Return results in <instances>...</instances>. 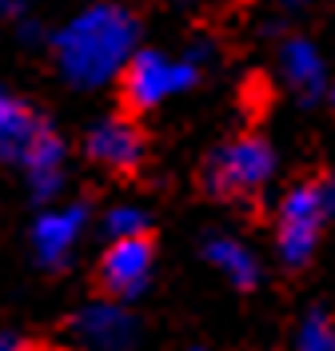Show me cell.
Listing matches in <instances>:
<instances>
[{
	"mask_svg": "<svg viewBox=\"0 0 335 351\" xmlns=\"http://www.w3.org/2000/svg\"><path fill=\"white\" fill-rule=\"evenodd\" d=\"M299 351H335V324L323 311H312L299 328Z\"/></svg>",
	"mask_w": 335,
	"mask_h": 351,
	"instance_id": "14",
	"label": "cell"
},
{
	"mask_svg": "<svg viewBox=\"0 0 335 351\" xmlns=\"http://www.w3.org/2000/svg\"><path fill=\"white\" fill-rule=\"evenodd\" d=\"M327 88H332V100H335V76H332V80H327Z\"/></svg>",
	"mask_w": 335,
	"mask_h": 351,
	"instance_id": "18",
	"label": "cell"
},
{
	"mask_svg": "<svg viewBox=\"0 0 335 351\" xmlns=\"http://www.w3.org/2000/svg\"><path fill=\"white\" fill-rule=\"evenodd\" d=\"M148 228H152V219H148L144 208H136V204H116L108 216H104V236H108V240L148 236Z\"/></svg>",
	"mask_w": 335,
	"mask_h": 351,
	"instance_id": "13",
	"label": "cell"
},
{
	"mask_svg": "<svg viewBox=\"0 0 335 351\" xmlns=\"http://www.w3.org/2000/svg\"><path fill=\"white\" fill-rule=\"evenodd\" d=\"M64 164H68L64 140H60V132L52 128V124H45L21 156V172L28 180V192L40 204L60 196V188H64Z\"/></svg>",
	"mask_w": 335,
	"mask_h": 351,
	"instance_id": "9",
	"label": "cell"
},
{
	"mask_svg": "<svg viewBox=\"0 0 335 351\" xmlns=\"http://www.w3.org/2000/svg\"><path fill=\"white\" fill-rule=\"evenodd\" d=\"M203 260L212 263L236 291H251V287L264 280L256 252L244 240H236V236H212V240L203 243Z\"/></svg>",
	"mask_w": 335,
	"mask_h": 351,
	"instance_id": "12",
	"label": "cell"
},
{
	"mask_svg": "<svg viewBox=\"0 0 335 351\" xmlns=\"http://www.w3.org/2000/svg\"><path fill=\"white\" fill-rule=\"evenodd\" d=\"M136 48H140V21L128 4H112V0L88 4L52 36L56 72L80 92L120 80Z\"/></svg>",
	"mask_w": 335,
	"mask_h": 351,
	"instance_id": "1",
	"label": "cell"
},
{
	"mask_svg": "<svg viewBox=\"0 0 335 351\" xmlns=\"http://www.w3.org/2000/svg\"><path fill=\"white\" fill-rule=\"evenodd\" d=\"M192 351H203V348H192Z\"/></svg>",
	"mask_w": 335,
	"mask_h": 351,
	"instance_id": "20",
	"label": "cell"
},
{
	"mask_svg": "<svg viewBox=\"0 0 335 351\" xmlns=\"http://www.w3.org/2000/svg\"><path fill=\"white\" fill-rule=\"evenodd\" d=\"M200 72L203 64L192 52L172 56L164 48H136L128 56V64H124V72H120V96L132 112H152L160 104H168L172 96L196 88Z\"/></svg>",
	"mask_w": 335,
	"mask_h": 351,
	"instance_id": "2",
	"label": "cell"
},
{
	"mask_svg": "<svg viewBox=\"0 0 335 351\" xmlns=\"http://www.w3.org/2000/svg\"><path fill=\"white\" fill-rule=\"evenodd\" d=\"M84 152H88L92 164L108 168V172L128 176L144 164V132L136 128V120L128 116H100L88 128V140H84Z\"/></svg>",
	"mask_w": 335,
	"mask_h": 351,
	"instance_id": "6",
	"label": "cell"
},
{
	"mask_svg": "<svg viewBox=\"0 0 335 351\" xmlns=\"http://www.w3.org/2000/svg\"><path fill=\"white\" fill-rule=\"evenodd\" d=\"M152 267H156V247L148 236H132V240H108L104 256H100V291L108 300L132 304L136 295H144V287L152 284Z\"/></svg>",
	"mask_w": 335,
	"mask_h": 351,
	"instance_id": "5",
	"label": "cell"
},
{
	"mask_svg": "<svg viewBox=\"0 0 335 351\" xmlns=\"http://www.w3.org/2000/svg\"><path fill=\"white\" fill-rule=\"evenodd\" d=\"M24 351H48V348H28V343H24Z\"/></svg>",
	"mask_w": 335,
	"mask_h": 351,
	"instance_id": "19",
	"label": "cell"
},
{
	"mask_svg": "<svg viewBox=\"0 0 335 351\" xmlns=\"http://www.w3.org/2000/svg\"><path fill=\"white\" fill-rule=\"evenodd\" d=\"M84 228H88V212L80 208V204H52L45 208L36 223H32V256L40 267H64L72 260V252H76V243L84 236Z\"/></svg>",
	"mask_w": 335,
	"mask_h": 351,
	"instance_id": "8",
	"label": "cell"
},
{
	"mask_svg": "<svg viewBox=\"0 0 335 351\" xmlns=\"http://www.w3.org/2000/svg\"><path fill=\"white\" fill-rule=\"evenodd\" d=\"M280 76L299 100H315L327 88V60L308 36H291L280 48Z\"/></svg>",
	"mask_w": 335,
	"mask_h": 351,
	"instance_id": "10",
	"label": "cell"
},
{
	"mask_svg": "<svg viewBox=\"0 0 335 351\" xmlns=\"http://www.w3.org/2000/svg\"><path fill=\"white\" fill-rule=\"evenodd\" d=\"M16 12H21V4H16V0H0V21H12Z\"/></svg>",
	"mask_w": 335,
	"mask_h": 351,
	"instance_id": "16",
	"label": "cell"
},
{
	"mask_svg": "<svg viewBox=\"0 0 335 351\" xmlns=\"http://www.w3.org/2000/svg\"><path fill=\"white\" fill-rule=\"evenodd\" d=\"M72 335L88 351H132L136 319L120 300H96L72 315Z\"/></svg>",
	"mask_w": 335,
	"mask_h": 351,
	"instance_id": "7",
	"label": "cell"
},
{
	"mask_svg": "<svg viewBox=\"0 0 335 351\" xmlns=\"http://www.w3.org/2000/svg\"><path fill=\"white\" fill-rule=\"evenodd\" d=\"M335 212V180H303L280 204V232L275 247L288 267H303L315 256V243L327 216Z\"/></svg>",
	"mask_w": 335,
	"mask_h": 351,
	"instance_id": "3",
	"label": "cell"
},
{
	"mask_svg": "<svg viewBox=\"0 0 335 351\" xmlns=\"http://www.w3.org/2000/svg\"><path fill=\"white\" fill-rule=\"evenodd\" d=\"M275 176V152L260 136H236L203 160V188L216 199L256 196Z\"/></svg>",
	"mask_w": 335,
	"mask_h": 351,
	"instance_id": "4",
	"label": "cell"
},
{
	"mask_svg": "<svg viewBox=\"0 0 335 351\" xmlns=\"http://www.w3.org/2000/svg\"><path fill=\"white\" fill-rule=\"evenodd\" d=\"M45 124L48 120L24 96L0 84V164H21L24 148L32 144V136Z\"/></svg>",
	"mask_w": 335,
	"mask_h": 351,
	"instance_id": "11",
	"label": "cell"
},
{
	"mask_svg": "<svg viewBox=\"0 0 335 351\" xmlns=\"http://www.w3.org/2000/svg\"><path fill=\"white\" fill-rule=\"evenodd\" d=\"M288 8H303V4H312V0H284Z\"/></svg>",
	"mask_w": 335,
	"mask_h": 351,
	"instance_id": "17",
	"label": "cell"
},
{
	"mask_svg": "<svg viewBox=\"0 0 335 351\" xmlns=\"http://www.w3.org/2000/svg\"><path fill=\"white\" fill-rule=\"evenodd\" d=\"M0 351H24V339H16L12 331H0Z\"/></svg>",
	"mask_w": 335,
	"mask_h": 351,
	"instance_id": "15",
	"label": "cell"
}]
</instances>
